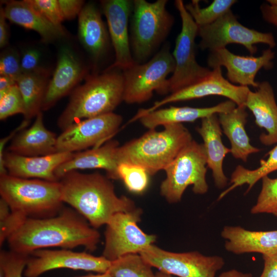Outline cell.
<instances>
[{
	"instance_id": "6da1fadb",
	"label": "cell",
	"mask_w": 277,
	"mask_h": 277,
	"mask_svg": "<svg viewBox=\"0 0 277 277\" xmlns=\"http://www.w3.org/2000/svg\"><path fill=\"white\" fill-rule=\"evenodd\" d=\"M100 240L96 229L75 210L63 208L55 216L27 218L8 238L10 250L30 255L49 247L73 249L84 246L94 251Z\"/></svg>"
},
{
	"instance_id": "7a4b0ae2",
	"label": "cell",
	"mask_w": 277,
	"mask_h": 277,
	"mask_svg": "<svg viewBox=\"0 0 277 277\" xmlns=\"http://www.w3.org/2000/svg\"><path fill=\"white\" fill-rule=\"evenodd\" d=\"M110 179L97 172L69 171L60 180L62 201L71 206L93 228L106 225L115 214L137 208L130 198L117 195Z\"/></svg>"
},
{
	"instance_id": "3957f363",
	"label": "cell",
	"mask_w": 277,
	"mask_h": 277,
	"mask_svg": "<svg viewBox=\"0 0 277 277\" xmlns=\"http://www.w3.org/2000/svg\"><path fill=\"white\" fill-rule=\"evenodd\" d=\"M164 129H149L122 146L117 152L118 164L129 163L144 167L150 175L165 169L192 140L183 124H169Z\"/></svg>"
},
{
	"instance_id": "277c9868",
	"label": "cell",
	"mask_w": 277,
	"mask_h": 277,
	"mask_svg": "<svg viewBox=\"0 0 277 277\" xmlns=\"http://www.w3.org/2000/svg\"><path fill=\"white\" fill-rule=\"evenodd\" d=\"M124 92L122 72L107 70L89 76L72 92L69 102L58 117V127L63 131L82 120L113 112L124 101Z\"/></svg>"
},
{
	"instance_id": "5b68a950",
	"label": "cell",
	"mask_w": 277,
	"mask_h": 277,
	"mask_svg": "<svg viewBox=\"0 0 277 277\" xmlns=\"http://www.w3.org/2000/svg\"><path fill=\"white\" fill-rule=\"evenodd\" d=\"M0 194L11 211L28 218L52 217L63 208L60 181L3 174L0 175Z\"/></svg>"
},
{
	"instance_id": "8992f818",
	"label": "cell",
	"mask_w": 277,
	"mask_h": 277,
	"mask_svg": "<svg viewBox=\"0 0 277 277\" xmlns=\"http://www.w3.org/2000/svg\"><path fill=\"white\" fill-rule=\"evenodd\" d=\"M167 2L133 1L130 45L135 63H144L170 31L174 18L166 9Z\"/></svg>"
},
{
	"instance_id": "52a82bcc",
	"label": "cell",
	"mask_w": 277,
	"mask_h": 277,
	"mask_svg": "<svg viewBox=\"0 0 277 277\" xmlns=\"http://www.w3.org/2000/svg\"><path fill=\"white\" fill-rule=\"evenodd\" d=\"M207 169L203 145L192 140L165 169L166 177L160 186L161 195L169 203H177L190 185L194 193H206L208 190Z\"/></svg>"
},
{
	"instance_id": "ba28073f",
	"label": "cell",
	"mask_w": 277,
	"mask_h": 277,
	"mask_svg": "<svg viewBox=\"0 0 277 277\" xmlns=\"http://www.w3.org/2000/svg\"><path fill=\"white\" fill-rule=\"evenodd\" d=\"M175 67L169 46L165 45L146 63H135L123 70L124 81V101L127 104L144 103L150 99L154 91L167 93V77Z\"/></svg>"
},
{
	"instance_id": "9c48e42d",
	"label": "cell",
	"mask_w": 277,
	"mask_h": 277,
	"mask_svg": "<svg viewBox=\"0 0 277 277\" xmlns=\"http://www.w3.org/2000/svg\"><path fill=\"white\" fill-rule=\"evenodd\" d=\"M174 5L182 20V29L172 53L175 67L167 79L166 89L170 94L196 83L211 71L201 66L195 57V39L199 27L186 9L183 1L176 0Z\"/></svg>"
},
{
	"instance_id": "30bf717a",
	"label": "cell",
	"mask_w": 277,
	"mask_h": 277,
	"mask_svg": "<svg viewBox=\"0 0 277 277\" xmlns=\"http://www.w3.org/2000/svg\"><path fill=\"white\" fill-rule=\"evenodd\" d=\"M197 35L201 38L199 47L210 52L236 44L244 46L252 55L256 52L257 44H266L271 49L276 45L271 33L260 32L243 25L231 10L212 24L199 27Z\"/></svg>"
},
{
	"instance_id": "8fae6325",
	"label": "cell",
	"mask_w": 277,
	"mask_h": 277,
	"mask_svg": "<svg viewBox=\"0 0 277 277\" xmlns=\"http://www.w3.org/2000/svg\"><path fill=\"white\" fill-rule=\"evenodd\" d=\"M140 254L152 267L179 277H215L225 263L221 256H207L196 251L170 252L153 245Z\"/></svg>"
},
{
	"instance_id": "7c38bea8",
	"label": "cell",
	"mask_w": 277,
	"mask_h": 277,
	"mask_svg": "<svg viewBox=\"0 0 277 277\" xmlns=\"http://www.w3.org/2000/svg\"><path fill=\"white\" fill-rule=\"evenodd\" d=\"M142 213V209L137 208L111 218L106 224L103 256L112 262L129 254H140L153 245L156 236L145 233L137 225Z\"/></svg>"
},
{
	"instance_id": "4fadbf2b",
	"label": "cell",
	"mask_w": 277,
	"mask_h": 277,
	"mask_svg": "<svg viewBox=\"0 0 277 277\" xmlns=\"http://www.w3.org/2000/svg\"><path fill=\"white\" fill-rule=\"evenodd\" d=\"M122 122V116L112 112L74 123L57 136L56 152L73 153L99 147L110 140Z\"/></svg>"
},
{
	"instance_id": "5bb4252c",
	"label": "cell",
	"mask_w": 277,
	"mask_h": 277,
	"mask_svg": "<svg viewBox=\"0 0 277 277\" xmlns=\"http://www.w3.org/2000/svg\"><path fill=\"white\" fill-rule=\"evenodd\" d=\"M111 263L103 256H96L85 252L41 249L30 254L24 275L38 277L47 271L59 268L104 273L108 271Z\"/></svg>"
},
{
	"instance_id": "9a60e30c",
	"label": "cell",
	"mask_w": 277,
	"mask_h": 277,
	"mask_svg": "<svg viewBox=\"0 0 277 277\" xmlns=\"http://www.w3.org/2000/svg\"><path fill=\"white\" fill-rule=\"evenodd\" d=\"M250 90L249 87L234 85L224 78L222 67H216L204 78L190 86L182 89L160 101L155 102L150 108L140 109L136 115L147 113L160 108L169 103L202 98L209 95L226 97L237 106L245 105Z\"/></svg>"
},
{
	"instance_id": "2e32d148",
	"label": "cell",
	"mask_w": 277,
	"mask_h": 277,
	"mask_svg": "<svg viewBox=\"0 0 277 277\" xmlns=\"http://www.w3.org/2000/svg\"><path fill=\"white\" fill-rule=\"evenodd\" d=\"M274 57V52L271 48L264 50L260 56L255 57L236 55L224 48L211 51L207 63L212 69L225 67L228 80L232 84L256 88L259 84L255 81L256 74L262 68H271Z\"/></svg>"
},
{
	"instance_id": "e0dca14e",
	"label": "cell",
	"mask_w": 277,
	"mask_h": 277,
	"mask_svg": "<svg viewBox=\"0 0 277 277\" xmlns=\"http://www.w3.org/2000/svg\"><path fill=\"white\" fill-rule=\"evenodd\" d=\"M101 5L115 56L114 62L107 70L118 68L123 70L135 63L131 52L128 29L133 1L105 0L101 1Z\"/></svg>"
},
{
	"instance_id": "ac0fdd59",
	"label": "cell",
	"mask_w": 277,
	"mask_h": 277,
	"mask_svg": "<svg viewBox=\"0 0 277 277\" xmlns=\"http://www.w3.org/2000/svg\"><path fill=\"white\" fill-rule=\"evenodd\" d=\"M86 69L73 51L68 46L60 50L55 70L49 81L42 110L51 108L83 78Z\"/></svg>"
},
{
	"instance_id": "d6986e66",
	"label": "cell",
	"mask_w": 277,
	"mask_h": 277,
	"mask_svg": "<svg viewBox=\"0 0 277 277\" xmlns=\"http://www.w3.org/2000/svg\"><path fill=\"white\" fill-rule=\"evenodd\" d=\"M73 153L64 152L44 156H26L7 151L4 154V165L8 174L13 176L58 182L55 170L69 160Z\"/></svg>"
},
{
	"instance_id": "ffe728a7",
	"label": "cell",
	"mask_w": 277,
	"mask_h": 277,
	"mask_svg": "<svg viewBox=\"0 0 277 277\" xmlns=\"http://www.w3.org/2000/svg\"><path fill=\"white\" fill-rule=\"evenodd\" d=\"M236 105L233 102L228 100L209 107L170 106L135 115L129 123L138 120L148 130L154 129L160 126L193 122L211 115L227 112L235 108Z\"/></svg>"
},
{
	"instance_id": "44dd1931",
	"label": "cell",
	"mask_w": 277,
	"mask_h": 277,
	"mask_svg": "<svg viewBox=\"0 0 277 277\" xmlns=\"http://www.w3.org/2000/svg\"><path fill=\"white\" fill-rule=\"evenodd\" d=\"M119 146L117 141L110 140L99 147L74 153L69 160L56 169L55 175L60 180L71 171L102 169L106 171L109 179L117 180V152Z\"/></svg>"
},
{
	"instance_id": "7402d4cb",
	"label": "cell",
	"mask_w": 277,
	"mask_h": 277,
	"mask_svg": "<svg viewBox=\"0 0 277 277\" xmlns=\"http://www.w3.org/2000/svg\"><path fill=\"white\" fill-rule=\"evenodd\" d=\"M256 88L249 91L245 106L252 113L257 126L266 131L260 135L261 142L272 145L277 143V104L273 90L267 81L259 83Z\"/></svg>"
},
{
	"instance_id": "603a6c76",
	"label": "cell",
	"mask_w": 277,
	"mask_h": 277,
	"mask_svg": "<svg viewBox=\"0 0 277 277\" xmlns=\"http://www.w3.org/2000/svg\"><path fill=\"white\" fill-rule=\"evenodd\" d=\"M225 249L235 254L259 253L268 255L277 251V230L252 231L240 226H225L221 233Z\"/></svg>"
},
{
	"instance_id": "cb8c5ba5",
	"label": "cell",
	"mask_w": 277,
	"mask_h": 277,
	"mask_svg": "<svg viewBox=\"0 0 277 277\" xmlns=\"http://www.w3.org/2000/svg\"><path fill=\"white\" fill-rule=\"evenodd\" d=\"M196 130L203 139L207 167L212 171L214 184L217 188H224L228 179L224 172L223 161L231 150L223 143L222 130L217 115L201 119V126Z\"/></svg>"
},
{
	"instance_id": "d4e9b609",
	"label": "cell",
	"mask_w": 277,
	"mask_h": 277,
	"mask_svg": "<svg viewBox=\"0 0 277 277\" xmlns=\"http://www.w3.org/2000/svg\"><path fill=\"white\" fill-rule=\"evenodd\" d=\"M56 134L48 130L41 111L32 126L18 132L8 147L12 153L26 156H38L56 153Z\"/></svg>"
},
{
	"instance_id": "484cf974",
	"label": "cell",
	"mask_w": 277,
	"mask_h": 277,
	"mask_svg": "<svg viewBox=\"0 0 277 277\" xmlns=\"http://www.w3.org/2000/svg\"><path fill=\"white\" fill-rule=\"evenodd\" d=\"M4 15L10 22L37 32L46 42L65 35L63 27L55 26L35 10L27 1H10L3 7Z\"/></svg>"
},
{
	"instance_id": "4316f807",
	"label": "cell",
	"mask_w": 277,
	"mask_h": 277,
	"mask_svg": "<svg viewBox=\"0 0 277 277\" xmlns=\"http://www.w3.org/2000/svg\"><path fill=\"white\" fill-rule=\"evenodd\" d=\"M245 105L237 106L231 111L219 114L223 132L229 140L231 153L236 159L246 162L249 155L261 149L250 144L245 129L248 113Z\"/></svg>"
},
{
	"instance_id": "83f0119b",
	"label": "cell",
	"mask_w": 277,
	"mask_h": 277,
	"mask_svg": "<svg viewBox=\"0 0 277 277\" xmlns=\"http://www.w3.org/2000/svg\"><path fill=\"white\" fill-rule=\"evenodd\" d=\"M78 34L81 43L93 58L97 59L104 54L107 32L98 10L92 3L84 5L78 15Z\"/></svg>"
},
{
	"instance_id": "f1b7e54d",
	"label": "cell",
	"mask_w": 277,
	"mask_h": 277,
	"mask_svg": "<svg viewBox=\"0 0 277 277\" xmlns=\"http://www.w3.org/2000/svg\"><path fill=\"white\" fill-rule=\"evenodd\" d=\"M49 71L46 68L22 74L16 81L24 103V120L30 121L42 111L49 84Z\"/></svg>"
},
{
	"instance_id": "f546056e",
	"label": "cell",
	"mask_w": 277,
	"mask_h": 277,
	"mask_svg": "<svg viewBox=\"0 0 277 277\" xmlns=\"http://www.w3.org/2000/svg\"><path fill=\"white\" fill-rule=\"evenodd\" d=\"M268 155L269 157L266 160L260 161V167L255 169L249 170L238 165L231 174L230 186L220 194L218 200L236 187L244 184L248 186L246 191L248 192L258 181L269 173L277 170V145L269 152Z\"/></svg>"
},
{
	"instance_id": "4dcf8cb0",
	"label": "cell",
	"mask_w": 277,
	"mask_h": 277,
	"mask_svg": "<svg viewBox=\"0 0 277 277\" xmlns=\"http://www.w3.org/2000/svg\"><path fill=\"white\" fill-rule=\"evenodd\" d=\"M139 253L129 254L111 262L107 272L111 277H156Z\"/></svg>"
},
{
	"instance_id": "1f68e13d",
	"label": "cell",
	"mask_w": 277,
	"mask_h": 277,
	"mask_svg": "<svg viewBox=\"0 0 277 277\" xmlns=\"http://www.w3.org/2000/svg\"><path fill=\"white\" fill-rule=\"evenodd\" d=\"M237 2L235 0H214L210 5L201 8L199 1L193 0L185 5L189 13L199 27L212 24L231 10V7Z\"/></svg>"
},
{
	"instance_id": "d6a6232c",
	"label": "cell",
	"mask_w": 277,
	"mask_h": 277,
	"mask_svg": "<svg viewBox=\"0 0 277 277\" xmlns=\"http://www.w3.org/2000/svg\"><path fill=\"white\" fill-rule=\"evenodd\" d=\"M147 171L138 165L121 163L117 168V180H121L131 192L140 193L144 191L149 183Z\"/></svg>"
},
{
	"instance_id": "836d02e7",
	"label": "cell",
	"mask_w": 277,
	"mask_h": 277,
	"mask_svg": "<svg viewBox=\"0 0 277 277\" xmlns=\"http://www.w3.org/2000/svg\"><path fill=\"white\" fill-rule=\"evenodd\" d=\"M261 180V190L250 212L253 214L269 213L277 216V178L267 175Z\"/></svg>"
},
{
	"instance_id": "e575fe53",
	"label": "cell",
	"mask_w": 277,
	"mask_h": 277,
	"mask_svg": "<svg viewBox=\"0 0 277 277\" xmlns=\"http://www.w3.org/2000/svg\"><path fill=\"white\" fill-rule=\"evenodd\" d=\"M29 255L12 250L0 253L1 277H23Z\"/></svg>"
},
{
	"instance_id": "d590c367",
	"label": "cell",
	"mask_w": 277,
	"mask_h": 277,
	"mask_svg": "<svg viewBox=\"0 0 277 277\" xmlns=\"http://www.w3.org/2000/svg\"><path fill=\"white\" fill-rule=\"evenodd\" d=\"M25 112L23 97L17 84L0 98V120H4L16 114Z\"/></svg>"
},
{
	"instance_id": "8d00e7d4",
	"label": "cell",
	"mask_w": 277,
	"mask_h": 277,
	"mask_svg": "<svg viewBox=\"0 0 277 277\" xmlns=\"http://www.w3.org/2000/svg\"><path fill=\"white\" fill-rule=\"evenodd\" d=\"M28 3L43 16L55 26L63 27L64 20L58 0H27Z\"/></svg>"
},
{
	"instance_id": "74e56055",
	"label": "cell",
	"mask_w": 277,
	"mask_h": 277,
	"mask_svg": "<svg viewBox=\"0 0 277 277\" xmlns=\"http://www.w3.org/2000/svg\"><path fill=\"white\" fill-rule=\"evenodd\" d=\"M21 56L12 49L5 50L0 57V74L11 77L16 82L22 75Z\"/></svg>"
},
{
	"instance_id": "f35d334b",
	"label": "cell",
	"mask_w": 277,
	"mask_h": 277,
	"mask_svg": "<svg viewBox=\"0 0 277 277\" xmlns=\"http://www.w3.org/2000/svg\"><path fill=\"white\" fill-rule=\"evenodd\" d=\"M27 218L21 213L11 211L5 217L0 219L1 246Z\"/></svg>"
},
{
	"instance_id": "ab89813d",
	"label": "cell",
	"mask_w": 277,
	"mask_h": 277,
	"mask_svg": "<svg viewBox=\"0 0 277 277\" xmlns=\"http://www.w3.org/2000/svg\"><path fill=\"white\" fill-rule=\"evenodd\" d=\"M41 53L34 48L25 49L21 56V67L23 74L35 72L44 68L41 67Z\"/></svg>"
},
{
	"instance_id": "60d3db41",
	"label": "cell",
	"mask_w": 277,
	"mask_h": 277,
	"mask_svg": "<svg viewBox=\"0 0 277 277\" xmlns=\"http://www.w3.org/2000/svg\"><path fill=\"white\" fill-rule=\"evenodd\" d=\"M58 3L64 19L70 20L79 15L85 2L82 0H58Z\"/></svg>"
},
{
	"instance_id": "b9f144b4",
	"label": "cell",
	"mask_w": 277,
	"mask_h": 277,
	"mask_svg": "<svg viewBox=\"0 0 277 277\" xmlns=\"http://www.w3.org/2000/svg\"><path fill=\"white\" fill-rule=\"evenodd\" d=\"M30 121L24 120L19 125L14 129L8 136L2 138L0 141V175L7 174V171L4 165V148L6 143L13 138L18 132L24 130L29 125Z\"/></svg>"
},
{
	"instance_id": "7bdbcfd3",
	"label": "cell",
	"mask_w": 277,
	"mask_h": 277,
	"mask_svg": "<svg viewBox=\"0 0 277 277\" xmlns=\"http://www.w3.org/2000/svg\"><path fill=\"white\" fill-rule=\"evenodd\" d=\"M264 268L259 277H277V251L274 253L263 255Z\"/></svg>"
},
{
	"instance_id": "ee69618b",
	"label": "cell",
	"mask_w": 277,
	"mask_h": 277,
	"mask_svg": "<svg viewBox=\"0 0 277 277\" xmlns=\"http://www.w3.org/2000/svg\"><path fill=\"white\" fill-rule=\"evenodd\" d=\"M260 10L263 19L277 27V5L263 4Z\"/></svg>"
},
{
	"instance_id": "f6af8a7d",
	"label": "cell",
	"mask_w": 277,
	"mask_h": 277,
	"mask_svg": "<svg viewBox=\"0 0 277 277\" xmlns=\"http://www.w3.org/2000/svg\"><path fill=\"white\" fill-rule=\"evenodd\" d=\"M6 18L5 17L3 11V7H1L0 10V47L3 48L8 43L9 31L8 26L6 23Z\"/></svg>"
},
{
	"instance_id": "bcb514c9",
	"label": "cell",
	"mask_w": 277,
	"mask_h": 277,
	"mask_svg": "<svg viewBox=\"0 0 277 277\" xmlns=\"http://www.w3.org/2000/svg\"><path fill=\"white\" fill-rule=\"evenodd\" d=\"M16 84V82L13 78L0 76V98L2 97L13 86Z\"/></svg>"
},
{
	"instance_id": "7dc6e473",
	"label": "cell",
	"mask_w": 277,
	"mask_h": 277,
	"mask_svg": "<svg viewBox=\"0 0 277 277\" xmlns=\"http://www.w3.org/2000/svg\"><path fill=\"white\" fill-rule=\"evenodd\" d=\"M218 277H253L251 273H245L235 269L222 272Z\"/></svg>"
},
{
	"instance_id": "c3c4849f",
	"label": "cell",
	"mask_w": 277,
	"mask_h": 277,
	"mask_svg": "<svg viewBox=\"0 0 277 277\" xmlns=\"http://www.w3.org/2000/svg\"><path fill=\"white\" fill-rule=\"evenodd\" d=\"M80 277H111L107 272L104 273H98L97 274H89Z\"/></svg>"
},
{
	"instance_id": "681fc988",
	"label": "cell",
	"mask_w": 277,
	"mask_h": 277,
	"mask_svg": "<svg viewBox=\"0 0 277 277\" xmlns=\"http://www.w3.org/2000/svg\"><path fill=\"white\" fill-rule=\"evenodd\" d=\"M156 277H172L171 275L159 271L155 273Z\"/></svg>"
},
{
	"instance_id": "f907efd6",
	"label": "cell",
	"mask_w": 277,
	"mask_h": 277,
	"mask_svg": "<svg viewBox=\"0 0 277 277\" xmlns=\"http://www.w3.org/2000/svg\"><path fill=\"white\" fill-rule=\"evenodd\" d=\"M267 2L269 4L277 5V0H267Z\"/></svg>"
}]
</instances>
